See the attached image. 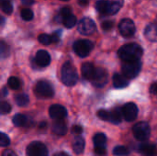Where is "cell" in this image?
Returning a JSON list of instances; mask_svg holds the SVG:
<instances>
[{"label": "cell", "instance_id": "1f68e13d", "mask_svg": "<svg viewBox=\"0 0 157 156\" xmlns=\"http://www.w3.org/2000/svg\"><path fill=\"white\" fill-rule=\"evenodd\" d=\"M98 117L102 120H105V121H110V112L107 111V110H103V109H100L98 111Z\"/></svg>", "mask_w": 157, "mask_h": 156}, {"label": "cell", "instance_id": "7a4b0ae2", "mask_svg": "<svg viewBox=\"0 0 157 156\" xmlns=\"http://www.w3.org/2000/svg\"><path fill=\"white\" fill-rule=\"evenodd\" d=\"M61 79L63 83L67 86H73L77 83L78 74L75 66L70 62H66L63 65L61 71Z\"/></svg>", "mask_w": 157, "mask_h": 156}, {"label": "cell", "instance_id": "7dc6e473", "mask_svg": "<svg viewBox=\"0 0 157 156\" xmlns=\"http://www.w3.org/2000/svg\"><path fill=\"white\" fill-rule=\"evenodd\" d=\"M61 1H68V0H61Z\"/></svg>", "mask_w": 157, "mask_h": 156}, {"label": "cell", "instance_id": "74e56055", "mask_svg": "<svg viewBox=\"0 0 157 156\" xmlns=\"http://www.w3.org/2000/svg\"><path fill=\"white\" fill-rule=\"evenodd\" d=\"M60 33H61V31H56V32H54L53 34L51 35L52 36V40L53 43H56V42H58L60 40Z\"/></svg>", "mask_w": 157, "mask_h": 156}, {"label": "cell", "instance_id": "d6986e66", "mask_svg": "<svg viewBox=\"0 0 157 156\" xmlns=\"http://www.w3.org/2000/svg\"><path fill=\"white\" fill-rule=\"evenodd\" d=\"M85 149V141L82 137L77 136L74 139L73 142V150L76 154H80L84 152Z\"/></svg>", "mask_w": 157, "mask_h": 156}, {"label": "cell", "instance_id": "ac0fdd59", "mask_svg": "<svg viewBox=\"0 0 157 156\" xmlns=\"http://www.w3.org/2000/svg\"><path fill=\"white\" fill-rule=\"evenodd\" d=\"M112 81H113V86L116 88H124L129 85L127 78L124 75H121L119 74H115L113 75Z\"/></svg>", "mask_w": 157, "mask_h": 156}, {"label": "cell", "instance_id": "52a82bcc", "mask_svg": "<svg viewBox=\"0 0 157 156\" xmlns=\"http://www.w3.org/2000/svg\"><path fill=\"white\" fill-rule=\"evenodd\" d=\"M26 154L27 156H48V150L42 143L32 142L28 145Z\"/></svg>", "mask_w": 157, "mask_h": 156}, {"label": "cell", "instance_id": "4dcf8cb0", "mask_svg": "<svg viewBox=\"0 0 157 156\" xmlns=\"http://www.w3.org/2000/svg\"><path fill=\"white\" fill-rule=\"evenodd\" d=\"M38 39H39V41L41 44H43V45H49V44H51L52 42V36H50L48 34H44V33L43 34H40Z\"/></svg>", "mask_w": 157, "mask_h": 156}, {"label": "cell", "instance_id": "603a6c76", "mask_svg": "<svg viewBox=\"0 0 157 156\" xmlns=\"http://www.w3.org/2000/svg\"><path fill=\"white\" fill-rule=\"evenodd\" d=\"M93 142L95 146H105L106 143H107V137L104 133H97L94 138H93Z\"/></svg>", "mask_w": 157, "mask_h": 156}, {"label": "cell", "instance_id": "484cf974", "mask_svg": "<svg viewBox=\"0 0 157 156\" xmlns=\"http://www.w3.org/2000/svg\"><path fill=\"white\" fill-rule=\"evenodd\" d=\"M1 9L4 13L10 15L13 12V6L9 0H1Z\"/></svg>", "mask_w": 157, "mask_h": 156}, {"label": "cell", "instance_id": "f1b7e54d", "mask_svg": "<svg viewBox=\"0 0 157 156\" xmlns=\"http://www.w3.org/2000/svg\"><path fill=\"white\" fill-rule=\"evenodd\" d=\"M33 12L29 9V8H24L21 10V13H20V17L26 20V21H29L33 18Z\"/></svg>", "mask_w": 157, "mask_h": 156}, {"label": "cell", "instance_id": "d590c367", "mask_svg": "<svg viewBox=\"0 0 157 156\" xmlns=\"http://www.w3.org/2000/svg\"><path fill=\"white\" fill-rule=\"evenodd\" d=\"M95 154L98 156H104L107 154V150L105 146H95Z\"/></svg>", "mask_w": 157, "mask_h": 156}, {"label": "cell", "instance_id": "b9f144b4", "mask_svg": "<svg viewBox=\"0 0 157 156\" xmlns=\"http://www.w3.org/2000/svg\"><path fill=\"white\" fill-rule=\"evenodd\" d=\"M21 3L25 6H29V5H32L34 3V0H21Z\"/></svg>", "mask_w": 157, "mask_h": 156}, {"label": "cell", "instance_id": "f6af8a7d", "mask_svg": "<svg viewBox=\"0 0 157 156\" xmlns=\"http://www.w3.org/2000/svg\"><path fill=\"white\" fill-rule=\"evenodd\" d=\"M54 156H70L69 154H65V153H58V154H56Z\"/></svg>", "mask_w": 157, "mask_h": 156}, {"label": "cell", "instance_id": "4fadbf2b", "mask_svg": "<svg viewBox=\"0 0 157 156\" xmlns=\"http://www.w3.org/2000/svg\"><path fill=\"white\" fill-rule=\"evenodd\" d=\"M35 63L40 67L48 66L51 63V56L49 52L44 50H40L39 51H37L35 56Z\"/></svg>", "mask_w": 157, "mask_h": 156}, {"label": "cell", "instance_id": "7c38bea8", "mask_svg": "<svg viewBox=\"0 0 157 156\" xmlns=\"http://www.w3.org/2000/svg\"><path fill=\"white\" fill-rule=\"evenodd\" d=\"M49 115L52 119L55 120H63L67 116L66 108L59 104H54L49 108Z\"/></svg>", "mask_w": 157, "mask_h": 156}, {"label": "cell", "instance_id": "7402d4cb", "mask_svg": "<svg viewBox=\"0 0 157 156\" xmlns=\"http://www.w3.org/2000/svg\"><path fill=\"white\" fill-rule=\"evenodd\" d=\"M12 122L15 126L17 127H22L25 126L28 122V118L25 115L22 114H17L13 117L12 119Z\"/></svg>", "mask_w": 157, "mask_h": 156}, {"label": "cell", "instance_id": "5bb4252c", "mask_svg": "<svg viewBox=\"0 0 157 156\" xmlns=\"http://www.w3.org/2000/svg\"><path fill=\"white\" fill-rule=\"evenodd\" d=\"M107 14L106 15H114L116 14L122 6L123 0H107Z\"/></svg>", "mask_w": 157, "mask_h": 156}, {"label": "cell", "instance_id": "3957f363", "mask_svg": "<svg viewBox=\"0 0 157 156\" xmlns=\"http://www.w3.org/2000/svg\"><path fill=\"white\" fill-rule=\"evenodd\" d=\"M141 69H142V63L140 60L124 62V63L121 66V71L123 75L129 79L135 78L140 74Z\"/></svg>", "mask_w": 157, "mask_h": 156}, {"label": "cell", "instance_id": "d4e9b609", "mask_svg": "<svg viewBox=\"0 0 157 156\" xmlns=\"http://www.w3.org/2000/svg\"><path fill=\"white\" fill-rule=\"evenodd\" d=\"M15 101H16V103H17V106L24 107V106H26L29 102V98L28 95H26V94H20V95H17L15 97Z\"/></svg>", "mask_w": 157, "mask_h": 156}, {"label": "cell", "instance_id": "60d3db41", "mask_svg": "<svg viewBox=\"0 0 157 156\" xmlns=\"http://www.w3.org/2000/svg\"><path fill=\"white\" fill-rule=\"evenodd\" d=\"M151 93H152V94H156L157 95V83H155V84L151 86Z\"/></svg>", "mask_w": 157, "mask_h": 156}, {"label": "cell", "instance_id": "30bf717a", "mask_svg": "<svg viewBox=\"0 0 157 156\" xmlns=\"http://www.w3.org/2000/svg\"><path fill=\"white\" fill-rule=\"evenodd\" d=\"M108 79H109V76H108L107 71L103 68L98 67L96 68V71L91 79V82L97 87H103L108 83Z\"/></svg>", "mask_w": 157, "mask_h": 156}, {"label": "cell", "instance_id": "e575fe53", "mask_svg": "<svg viewBox=\"0 0 157 156\" xmlns=\"http://www.w3.org/2000/svg\"><path fill=\"white\" fill-rule=\"evenodd\" d=\"M8 53H9L8 46L4 41H1V56H2V58L6 57L8 55Z\"/></svg>", "mask_w": 157, "mask_h": 156}, {"label": "cell", "instance_id": "2e32d148", "mask_svg": "<svg viewBox=\"0 0 157 156\" xmlns=\"http://www.w3.org/2000/svg\"><path fill=\"white\" fill-rule=\"evenodd\" d=\"M81 70H82L83 76L86 79L91 81V79H92L94 74H95V71H96V68L94 67V65L92 63H85L82 64Z\"/></svg>", "mask_w": 157, "mask_h": 156}, {"label": "cell", "instance_id": "ba28073f", "mask_svg": "<svg viewBox=\"0 0 157 156\" xmlns=\"http://www.w3.org/2000/svg\"><path fill=\"white\" fill-rule=\"evenodd\" d=\"M119 30L123 37L129 38L133 36L136 30L134 22L130 18H123L119 24Z\"/></svg>", "mask_w": 157, "mask_h": 156}, {"label": "cell", "instance_id": "f546056e", "mask_svg": "<svg viewBox=\"0 0 157 156\" xmlns=\"http://www.w3.org/2000/svg\"><path fill=\"white\" fill-rule=\"evenodd\" d=\"M8 86L11 89H18L20 86V80L16 76H12L8 79Z\"/></svg>", "mask_w": 157, "mask_h": 156}, {"label": "cell", "instance_id": "8d00e7d4", "mask_svg": "<svg viewBox=\"0 0 157 156\" xmlns=\"http://www.w3.org/2000/svg\"><path fill=\"white\" fill-rule=\"evenodd\" d=\"M101 27L104 30L108 31V30H110L112 28H113V22L109 21V20H106L104 22H102L101 24Z\"/></svg>", "mask_w": 157, "mask_h": 156}, {"label": "cell", "instance_id": "4316f807", "mask_svg": "<svg viewBox=\"0 0 157 156\" xmlns=\"http://www.w3.org/2000/svg\"><path fill=\"white\" fill-rule=\"evenodd\" d=\"M113 154L116 156H127L130 154V150L125 146H116L113 150Z\"/></svg>", "mask_w": 157, "mask_h": 156}, {"label": "cell", "instance_id": "9c48e42d", "mask_svg": "<svg viewBox=\"0 0 157 156\" xmlns=\"http://www.w3.org/2000/svg\"><path fill=\"white\" fill-rule=\"evenodd\" d=\"M77 30L82 35H91L96 31V24L91 18L84 17L79 21Z\"/></svg>", "mask_w": 157, "mask_h": 156}, {"label": "cell", "instance_id": "d6a6232c", "mask_svg": "<svg viewBox=\"0 0 157 156\" xmlns=\"http://www.w3.org/2000/svg\"><path fill=\"white\" fill-rule=\"evenodd\" d=\"M9 143H10V141H9L8 136L6 133L2 132L0 135V145L2 147H6V146L9 145Z\"/></svg>", "mask_w": 157, "mask_h": 156}, {"label": "cell", "instance_id": "836d02e7", "mask_svg": "<svg viewBox=\"0 0 157 156\" xmlns=\"http://www.w3.org/2000/svg\"><path fill=\"white\" fill-rule=\"evenodd\" d=\"M11 110V106L8 102L3 101L1 103V113L2 114H7Z\"/></svg>", "mask_w": 157, "mask_h": 156}, {"label": "cell", "instance_id": "ffe728a7", "mask_svg": "<svg viewBox=\"0 0 157 156\" xmlns=\"http://www.w3.org/2000/svg\"><path fill=\"white\" fill-rule=\"evenodd\" d=\"M140 152L146 156H157V148L152 144H143L140 146Z\"/></svg>", "mask_w": 157, "mask_h": 156}, {"label": "cell", "instance_id": "9a60e30c", "mask_svg": "<svg viewBox=\"0 0 157 156\" xmlns=\"http://www.w3.org/2000/svg\"><path fill=\"white\" fill-rule=\"evenodd\" d=\"M144 36L152 42H157V25L149 24L144 30Z\"/></svg>", "mask_w": 157, "mask_h": 156}, {"label": "cell", "instance_id": "83f0119b", "mask_svg": "<svg viewBox=\"0 0 157 156\" xmlns=\"http://www.w3.org/2000/svg\"><path fill=\"white\" fill-rule=\"evenodd\" d=\"M107 6H108L107 0H98L96 3V8L101 14H105V15L107 14Z\"/></svg>", "mask_w": 157, "mask_h": 156}, {"label": "cell", "instance_id": "44dd1931", "mask_svg": "<svg viewBox=\"0 0 157 156\" xmlns=\"http://www.w3.org/2000/svg\"><path fill=\"white\" fill-rule=\"evenodd\" d=\"M122 117H123L122 109L115 108L110 112V122H112L113 124H119L121 123Z\"/></svg>", "mask_w": 157, "mask_h": 156}, {"label": "cell", "instance_id": "6da1fadb", "mask_svg": "<svg viewBox=\"0 0 157 156\" xmlns=\"http://www.w3.org/2000/svg\"><path fill=\"white\" fill-rule=\"evenodd\" d=\"M143 52V49L139 44L129 43L120 48V50L118 51V55L124 62H130L140 60Z\"/></svg>", "mask_w": 157, "mask_h": 156}, {"label": "cell", "instance_id": "bcb514c9", "mask_svg": "<svg viewBox=\"0 0 157 156\" xmlns=\"http://www.w3.org/2000/svg\"><path fill=\"white\" fill-rule=\"evenodd\" d=\"M7 94H8V92H7L6 88V87H4V88H3V96H4V97H6Z\"/></svg>", "mask_w": 157, "mask_h": 156}, {"label": "cell", "instance_id": "e0dca14e", "mask_svg": "<svg viewBox=\"0 0 157 156\" xmlns=\"http://www.w3.org/2000/svg\"><path fill=\"white\" fill-rule=\"evenodd\" d=\"M52 131L57 135H64L67 131V127L63 120H57L52 124Z\"/></svg>", "mask_w": 157, "mask_h": 156}, {"label": "cell", "instance_id": "8992f818", "mask_svg": "<svg viewBox=\"0 0 157 156\" xmlns=\"http://www.w3.org/2000/svg\"><path fill=\"white\" fill-rule=\"evenodd\" d=\"M132 132L134 137L141 142L146 141L150 137L151 133V128L147 122L142 121L137 124H135L132 128Z\"/></svg>", "mask_w": 157, "mask_h": 156}, {"label": "cell", "instance_id": "5b68a950", "mask_svg": "<svg viewBox=\"0 0 157 156\" xmlns=\"http://www.w3.org/2000/svg\"><path fill=\"white\" fill-rule=\"evenodd\" d=\"M35 95L40 98H50L54 95L52 85L47 81H40L36 84L34 89Z\"/></svg>", "mask_w": 157, "mask_h": 156}, {"label": "cell", "instance_id": "ee69618b", "mask_svg": "<svg viewBox=\"0 0 157 156\" xmlns=\"http://www.w3.org/2000/svg\"><path fill=\"white\" fill-rule=\"evenodd\" d=\"M46 127H47V123L46 122H40V125H39V128L40 129H41V130H43V129H46Z\"/></svg>", "mask_w": 157, "mask_h": 156}, {"label": "cell", "instance_id": "7bdbcfd3", "mask_svg": "<svg viewBox=\"0 0 157 156\" xmlns=\"http://www.w3.org/2000/svg\"><path fill=\"white\" fill-rule=\"evenodd\" d=\"M78 4L80 6H86L88 4V0H78Z\"/></svg>", "mask_w": 157, "mask_h": 156}, {"label": "cell", "instance_id": "ab89813d", "mask_svg": "<svg viewBox=\"0 0 157 156\" xmlns=\"http://www.w3.org/2000/svg\"><path fill=\"white\" fill-rule=\"evenodd\" d=\"M2 156H17V154H15V152H13L12 150H10V149H6V150L3 152Z\"/></svg>", "mask_w": 157, "mask_h": 156}, {"label": "cell", "instance_id": "8fae6325", "mask_svg": "<svg viewBox=\"0 0 157 156\" xmlns=\"http://www.w3.org/2000/svg\"><path fill=\"white\" fill-rule=\"evenodd\" d=\"M122 114H123V118L125 119V120L132 121L138 116V108L132 102L127 103L122 108Z\"/></svg>", "mask_w": 157, "mask_h": 156}, {"label": "cell", "instance_id": "cb8c5ba5", "mask_svg": "<svg viewBox=\"0 0 157 156\" xmlns=\"http://www.w3.org/2000/svg\"><path fill=\"white\" fill-rule=\"evenodd\" d=\"M63 24L64 25V27H66L67 29H71L73 28L75 24H76V17L70 14L69 16L65 17L63 20Z\"/></svg>", "mask_w": 157, "mask_h": 156}, {"label": "cell", "instance_id": "277c9868", "mask_svg": "<svg viewBox=\"0 0 157 156\" xmlns=\"http://www.w3.org/2000/svg\"><path fill=\"white\" fill-rule=\"evenodd\" d=\"M75 52L79 57H86L94 48V43L88 40H76L73 45Z\"/></svg>", "mask_w": 157, "mask_h": 156}, {"label": "cell", "instance_id": "f35d334b", "mask_svg": "<svg viewBox=\"0 0 157 156\" xmlns=\"http://www.w3.org/2000/svg\"><path fill=\"white\" fill-rule=\"evenodd\" d=\"M72 131H73V133L78 134V133H81V132L83 131V128H82L81 126H79V125H75V126L72 128Z\"/></svg>", "mask_w": 157, "mask_h": 156}]
</instances>
